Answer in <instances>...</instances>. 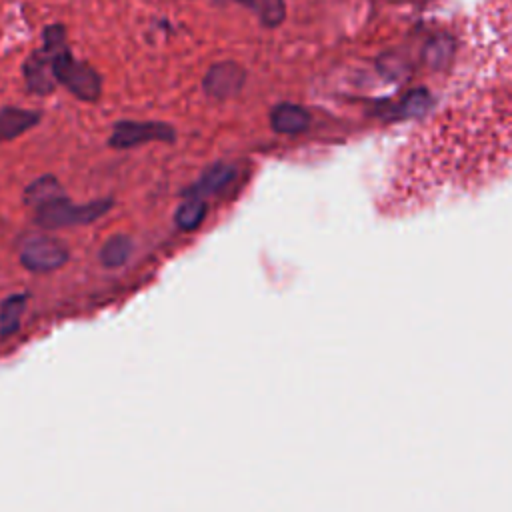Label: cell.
<instances>
[{
  "label": "cell",
  "mask_w": 512,
  "mask_h": 512,
  "mask_svg": "<svg viewBox=\"0 0 512 512\" xmlns=\"http://www.w3.org/2000/svg\"><path fill=\"white\" fill-rule=\"evenodd\" d=\"M230 176H232L230 166H226V164H214V166H210V168L202 174V178L186 192V196H198V198H202V196H206V194H210V192L222 188V186L230 180Z\"/></svg>",
  "instance_id": "14"
},
{
  "label": "cell",
  "mask_w": 512,
  "mask_h": 512,
  "mask_svg": "<svg viewBox=\"0 0 512 512\" xmlns=\"http://www.w3.org/2000/svg\"><path fill=\"white\" fill-rule=\"evenodd\" d=\"M68 258V246L54 236L36 234L26 238L20 246V264L36 274L54 272L62 268L68 262Z\"/></svg>",
  "instance_id": "6"
},
{
  "label": "cell",
  "mask_w": 512,
  "mask_h": 512,
  "mask_svg": "<svg viewBox=\"0 0 512 512\" xmlns=\"http://www.w3.org/2000/svg\"><path fill=\"white\" fill-rule=\"evenodd\" d=\"M112 206L114 200L110 196L96 198L84 204H74L66 194H60L34 208V222L44 230L86 226L108 214Z\"/></svg>",
  "instance_id": "4"
},
{
  "label": "cell",
  "mask_w": 512,
  "mask_h": 512,
  "mask_svg": "<svg viewBox=\"0 0 512 512\" xmlns=\"http://www.w3.org/2000/svg\"><path fill=\"white\" fill-rule=\"evenodd\" d=\"M60 194H66L64 192V186L60 184V180L52 174H42L38 176L36 180H32L26 190H24V202L34 210L38 208L40 204L60 196Z\"/></svg>",
  "instance_id": "11"
},
{
  "label": "cell",
  "mask_w": 512,
  "mask_h": 512,
  "mask_svg": "<svg viewBox=\"0 0 512 512\" xmlns=\"http://www.w3.org/2000/svg\"><path fill=\"white\" fill-rule=\"evenodd\" d=\"M28 306L26 294H10L0 302V334L10 336L18 332Z\"/></svg>",
  "instance_id": "12"
},
{
  "label": "cell",
  "mask_w": 512,
  "mask_h": 512,
  "mask_svg": "<svg viewBox=\"0 0 512 512\" xmlns=\"http://www.w3.org/2000/svg\"><path fill=\"white\" fill-rule=\"evenodd\" d=\"M130 254H132V238L128 234L120 232V234L110 236L102 244L98 258H100L102 266H106V268H120L128 262Z\"/></svg>",
  "instance_id": "13"
},
{
  "label": "cell",
  "mask_w": 512,
  "mask_h": 512,
  "mask_svg": "<svg viewBox=\"0 0 512 512\" xmlns=\"http://www.w3.org/2000/svg\"><path fill=\"white\" fill-rule=\"evenodd\" d=\"M246 80V70L236 62H218L212 64L202 80L206 96L214 100H228L236 96Z\"/></svg>",
  "instance_id": "7"
},
{
  "label": "cell",
  "mask_w": 512,
  "mask_h": 512,
  "mask_svg": "<svg viewBox=\"0 0 512 512\" xmlns=\"http://www.w3.org/2000/svg\"><path fill=\"white\" fill-rule=\"evenodd\" d=\"M44 118L42 110L22 108V106H2L0 108V144L16 140L36 128Z\"/></svg>",
  "instance_id": "9"
},
{
  "label": "cell",
  "mask_w": 512,
  "mask_h": 512,
  "mask_svg": "<svg viewBox=\"0 0 512 512\" xmlns=\"http://www.w3.org/2000/svg\"><path fill=\"white\" fill-rule=\"evenodd\" d=\"M206 216V202L198 196H188L176 210L174 222L182 230H194Z\"/></svg>",
  "instance_id": "16"
},
{
  "label": "cell",
  "mask_w": 512,
  "mask_h": 512,
  "mask_svg": "<svg viewBox=\"0 0 512 512\" xmlns=\"http://www.w3.org/2000/svg\"><path fill=\"white\" fill-rule=\"evenodd\" d=\"M512 170V84L482 74L420 122L394 158L390 194L412 202Z\"/></svg>",
  "instance_id": "1"
},
{
  "label": "cell",
  "mask_w": 512,
  "mask_h": 512,
  "mask_svg": "<svg viewBox=\"0 0 512 512\" xmlns=\"http://www.w3.org/2000/svg\"><path fill=\"white\" fill-rule=\"evenodd\" d=\"M176 140V130L168 122L160 120H118L112 124L108 136V146L114 150H130L148 142H166Z\"/></svg>",
  "instance_id": "5"
},
{
  "label": "cell",
  "mask_w": 512,
  "mask_h": 512,
  "mask_svg": "<svg viewBox=\"0 0 512 512\" xmlns=\"http://www.w3.org/2000/svg\"><path fill=\"white\" fill-rule=\"evenodd\" d=\"M250 8L264 26H278L286 16L284 0H236Z\"/></svg>",
  "instance_id": "15"
},
{
  "label": "cell",
  "mask_w": 512,
  "mask_h": 512,
  "mask_svg": "<svg viewBox=\"0 0 512 512\" xmlns=\"http://www.w3.org/2000/svg\"><path fill=\"white\" fill-rule=\"evenodd\" d=\"M22 76L26 88L36 96H48L56 90V80L52 74V52L40 46L38 50L30 52L28 58L22 62Z\"/></svg>",
  "instance_id": "8"
},
{
  "label": "cell",
  "mask_w": 512,
  "mask_h": 512,
  "mask_svg": "<svg viewBox=\"0 0 512 512\" xmlns=\"http://www.w3.org/2000/svg\"><path fill=\"white\" fill-rule=\"evenodd\" d=\"M470 34L482 74L512 84V0H478Z\"/></svg>",
  "instance_id": "2"
},
{
  "label": "cell",
  "mask_w": 512,
  "mask_h": 512,
  "mask_svg": "<svg viewBox=\"0 0 512 512\" xmlns=\"http://www.w3.org/2000/svg\"><path fill=\"white\" fill-rule=\"evenodd\" d=\"M270 124L280 134H298L308 128L310 114L302 106L282 102V104L274 106V110L270 114Z\"/></svg>",
  "instance_id": "10"
},
{
  "label": "cell",
  "mask_w": 512,
  "mask_h": 512,
  "mask_svg": "<svg viewBox=\"0 0 512 512\" xmlns=\"http://www.w3.org/2000/svg\"><path fill=\"white\" fill-rule=\"evenodd\" d=\"M42 46L52 52V74L56 84L64 86L74 98L94 104L102 96L100 72L84 60H76L64 36L46 34Z\"/></svg>",
  "instance_id": "3"
}]
</instances>
